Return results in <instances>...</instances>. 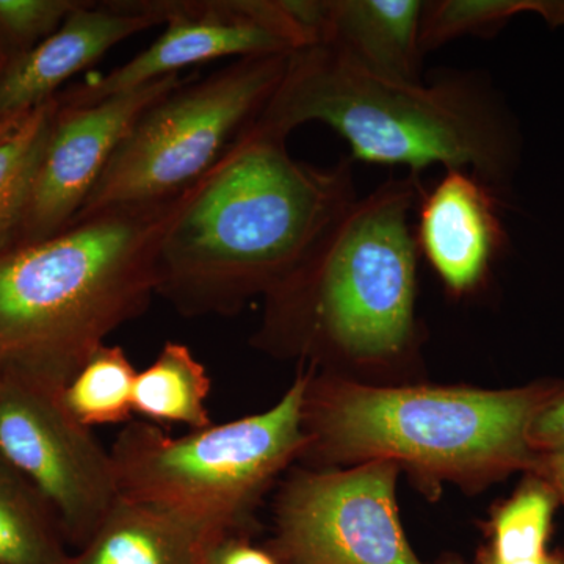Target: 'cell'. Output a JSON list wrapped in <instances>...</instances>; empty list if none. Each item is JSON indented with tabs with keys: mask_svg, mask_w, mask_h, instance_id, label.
I'll list each match as a JSON object with an SVG mask.
<instances>
[{
	"mask_svg": "<svg viewBox=\"0 0 564 564\" xmlns=\"http://www.w3.org/2000/svg\"><path fill=\"white\" fill-rule=\"evenodd\" d=\"M210 378L187 345L166 343L151 366L137 373L133 414L151 423H177L191 430L212 425L207 399Z\"/></svg>",
	"mask_w": 564,
	"mask_h": 564,
	"instance_id": "obj_16",
	"label": "cell"
},
{
	"mask_svg": "<svg viewBox=\"0 0 564 564\" xmlns=\"http://www.w3.org/2000/svg\"><path fill=\"white\" fill-rule=\"evenodd\" d=\"M2 380H3V367H2V362H0V386H2Z\"/></svg>",
	"mask_w": 564,
	"mask_h": 564,
	"instance_id": "obj_28",
	"label": "cell"
},
{
	"mask_svg": "<svg viewBox=\"0 0 564 564\" xmlns=\"http://www.w3.org/2000/svg\"><path fill=\"white\" fill-rule=\"evenodd\" d=\"M2 65H3V61H0V68H2Z\"/></svg>",
	"mask_w": 564,
	"mask_h": 564,
	"instance_id": "obj_29",
	"label": "cell"
},
{
	"mask_svg": "<svg viewBox=\"0 0 564 564\" xmlns=\"http://www.w3.org/2000/svg\"><path fill=\"white\" fill-rule=\"evenodd\" d=\"M311 44H325L378 76L422 82L423 0H291Z\"/></svg>",
	"mask_w": 564,
	"mask_h": 564,
	"instance_id": "obj_14",
	"label": "cell"
},
{
	"mask_svg": "<svg viewBox=\"0 0 564 564\" xmlns=\"http://www.w3.org/2000/svg\"><path fill=\"white\" fill-rule=\"evenodd\" d=\"M423 191L421 176L406 173L356 199L267 295L261 343L364 364L406 355L421 258L411 220Z\"/></svg>",
	"mask_w": 564,
	"mask_h": 564,
	"instance_id": "obj_4",
	"label": "cell"
},
{
	"mask_svg": "<svg viewBox=\"0 0 564 564\" xmlns=\"http://www.w3.org/2000/svg\"><path fill=\"white\" fill-rule=\"evenodd\" d=\"M137 373L128 352L106 344L70 378L58 392V399L87 429L129 423Z\"/></svg>",
	"mask_w": 564,
	"mask_h": 564,
	"instance_id": "obj_19",
	"label": "cell"
},
{
	"mask_svg": "<svg viewBox=\"0 0 564 564\" xmlns=\"http://www.w3.org/2000/svg\"><path fill=\"white\" fill-rule=\"evenodd\" d=\"M529 444L534 454L564 452V391L534 417Z\"/></svg>",
	"mask_w": 564,
	"mask_h": 564,
	"instance_id": "obj_23",
	"label": "cell"
},
{
	"mask_svg": "<svg viewBox=\"0 0 564 564\" xmlns=\"http://www.w3.org/2000/svg\"><path fill=\"white\" fill-rule=\"evenodd\" d=\"M80 3L79 0H0V36L17 47L20 55L57 32Z\"/></svg>",
	"mask_w": 564,
	"mask_h": 564,
	"instance_id": "obj_22",
	"label": "cell"
},
{
	"mask_svg": "<svg viewBox=\"0 0 564 564\" xmlns=\"http://www.w3.org/2000/svg\"><path fill=\"white\" fill-rule=\"evenodd\" d=\"M77 215L0 252L3 372L61 392L107 337L158 295L163 234L188 195Z\"/></svg>",
	"mask_w": 564,
	"mask_h": 564,
	"instance_id": "obj_3",
	"label": "cell"
},
{
	"mask_svg": "<svg viewBox=\"0 0 564 564\" xmlns=\"http://www.w3.org/2000/svg\"><path fill=\"white\" fill-rule=\"evenodd\" d=\"M307 383L310 373H300L270 410L181 437L155 423H126L110 448L120 496L180 514L217 538L240 534L263 489L306 447Z\"/></svg>",
	"mask_w": 564,
	"mask_h": 564,
	"instance_id": "obj_6",
	"label": "cell"
},
{
	"mask_svg": "<svg viewBox=\"0 0 564 564\" xmlns=\"http://www.w3.org/2000/svg\"><path fill=\"white\" fill-rule=\"evenodd\" d=\"M165 25L147 50L109 74L73 85L62 107H85L225 57L291 54L311 40L289 0H132Z\"/></svg>",
	"mask_w": 564,
	"mask_h": 564,
	"instance_id": "obj_10",
	"label": "cell"
},
{
	"mask_svg": "<svg viewBox=\"0 0 564 564\" xmlns=\"http://www.w3.org/2000/svg\"><path fill=\"white\" fill-rule=\"evenodd\" d=\"M209 564H280L276 556L256 547L242 534L223 538L210 549Z\"/></svg>",
	"mask_w": 564,
	"mask_h": 564,
	"instance_id": "obj_24",
	"label": "cell"
},
{
	"mask_svg": "<svg viewBox=\"0 0 564 564\" xmlns=\"http://www.w3.org/2000/svg\"><path fill=\"white\" fill-rule=\"evenodd\" d=\"M399 464L303 473L282 489L270 552L280 564H422L395 503Z\"/></svg>",
	"mask_w": 564,
	"mask_h": 564,
	"instance_id": "obj_9",
	"label": "cell"
},
{
	"mask_svg": "<svg viewBox=\"0 0 564 564\" xmlns=\"http://www.w3.org/2000/svg\"><path fill=\"white\" fill-rule=\"evenodd\" d=\"M317 383L310 375L303 452L328 462L403 463L454 480L527 473L530 426L564 391L556 381L505 391Z\"/></svg>",
	"mask_w": 564,
	"mask_h": 564,
	"instance_id": "obj_5",
	"label": "cell"
},
{
	"mask_svg": "<svg viewBox=\"0 0 564 564\" xmlns=\"http://www.w3.org/2000/svg\"><path fill=\"white\" fill-rule=\"evenodd\" d=\"M352 163L296 161L288 137L252 124L163 234L158 295L191 317L269 295L359 198Z\"/></svg>",
	"mask_w": 564,
	"mask_h": 564,
	"instance_id": "obj_1",
	"label": "cell"
},
{
	"mask_svg": "<svg viewBox=\"0 0 564 564\" xmlns=\"http://www.w3.org/2000/svg\"><path fill=\"white\" fill-rule=\"evenodd\" d=\"M558 497L529 474L521 488L494 516L485 560L496 564H533L547 558V543Z\"/></svg>",
	"mask_w": 564,
	"mask_h": 564,
	"instance_id": "obj_21",
	"label": "cell"
},
{
	"mask_svg": "<svg viewBox=\"0 0 564 564\" xmlns=\"http://www.w3.org/2000/svg\"><path fill=\"white\" fill-rule=\"evenodd\" d=\"M519 14H536L551 29L564 28V0H429L423 6V54L451 41L489 40Z\"/></svg>",
	"mask_w": 564,
	"mask_h": 564,
	"instance_id": "obj_18",
	"label": "cell"
},
{
	"mask_svg": "<svg viewBox=\"0 0 564 564\" xmlns=\"http://www.w3.org/2000/svg\"><path fill=\"white\" fill-rule=\"evenodd\" d=\"M192 74L151 82L91 106L62 107L57 102L54 126L18 232L25 237L22 245L46 239L79 215L133 122Z\"/></svg>",
	"mask_w": 564,
	"mask_h": 564,
	"instance_id": "obj_11",
	"label": "cell"
},
{
	"mask_svg": "<svg viewBox=\"0 0 564 564\" xmlns=\"http://www.w3.org/2000/svg\"><path fill=\"white\" fill-rule=\"evenodd\" d=\"M221 540L172 511L120 497L69 564H209Z\"/></svg>",
	"mask_w": 564,
	"mask_h": 564,
	"instance_id": "obj_15",
	"label": "cell"
},
{
	"mask_svg": "<svg viewBox=\"0 0 564 564\" xmlns=\"http://www.w3.org/2000/svg\"><path fill=\"white\" fill-rule=\"evenodd\" d=\"M527 473L543 480L558 497V502L564 503V452L534 454Z\"/></svg>",
	"mask_w": 564,
	"mask_h": 564,
	"instance_id": "obj_25",
	"label": "cell"
},
{
	"mask_svg": "<svg viewBox=\"0 0 564 564\" xmlns=\"http://www.w3.org/2000/svg\"><path fill=\"white\" fill-rule=\"evenodd\" d=\"M291 55H251L206 77L193 73L133 122L79 215L195 187L261 117Z\"/></svg>",
	"mask_w": 564,
	"mask_h": 564,
	"instance_id": "obj_7",
	"label": "cell"
},
{
	"mask_svg": "<svg viewBox=\"0 0 564 564\" xmlns=\"http://www.w3.org/2000/svg\"><path fill=\"white\" fill-rule=\"evenodd\" d=\"M419 256L452 295L480 289L510 245L502 217V195L469 170H444L415 207Z\"/></svg>",
	"mask_w": 564,
	"mask_h": 564,
	"instance_id": "obj_12",
	"label": "cell"
},
{
	"mask_svg": "<svg viewBox=\"0 0 564 564\" xmlns=\"http://www.w3.org/2000/svg\"><path fill=\"white\" fill-rule=\"evenodd\" d=\"M57 109L55 99L36 107L0 141V252L20 232Z\"/></svg>",
	"mask_w": 564,
	"mask_h": 564,
	"instance_id": "obj_20",
	"label": "cell"
},
{
	"mask_svg": "<svg viewBox=\"0 0 564 564\" xmlns=\"http://www.w3.org/2000/svg\"><path fill=\"white\" fill-rule=\"evenodd\" d=\"M70 555L50 505L0 456V564H69Z\"/></svg>",
	"mask_w": 564,
	"mask_h": 564,
	"instance_id": "obj_17",
	"label": "cell"
},
{
	"mask_svg": "<svg viewBox=\"0 0 564 564\" xmlns=\"http://www.w3.org/2000/svg\"><path fill=\"white\" fill-rule=\"evenodd\" d=\"M25 115H22V117L11 118V120L0 122V141L6 139V137L9 135V133L13 131V129L17 128L18 124H20L22 118H24Z\"/></svg>",
	"mask_w": 564,
	"mask_h": 564,
	"instance_id": "obj_26",
	"label": "cell"
},
{
	"mask_svg": "<svg viewBox=\"0 0 564 564\" xmlns=\"http://www.w3.org/2000/svg\"><path fill=\"white\" fill-rule=\"evenodd\" d=\"M132 0L82 2L46 40L3 62L0 68V122L22 117L55 99V91L121 41L158 28Z\"/></svg>",
	"mask_w": 564,
	"mask_h": 564,
	"instance_id": "obj_13",
	"label": "cell"
},
{
	"mask_svg": "<svg viewBox=\"0 0 564 564\" xmlns=\"http://www.w3.org/2000/svg\"><path fill=\"white\" fill-rule=\"evenodd\" d=\"M481 564H494L491 562H488V560H484V563ZM533 564H564V555H556L551 554L547 556V558L543 560V562H538Z\"/></svg>",
	"mask_w": 564,
	"mask_h": 564,
	"instance_id": "obj_27",
	"label": "cell"
},
{
	"mask_svg": "<svg viewBox=\"0 0 564 564\" xmlns=\"http://www.w3.org/2000/svg\"><path fill=\"white\" fill-rule=\"evenodd\" d=\"M307 122L343 137L352 162L403 166L419 176L434 165L469 170L500 195L510 191L524 155L521 124L485 74L393 80L325 44L292 52L254 124L289 139Z\"/></svg>",
	"mask_w": 564,
	"mask_h": 564,
	"instance_id": "obj_2",
	"label": "cell"
},
{
	"mask_svg": "<svg viewBox=\"0 0 564 564\" xmlns=\"http://www.w3.org/2000/svg\"><path fill=\"white\" fill-rule=\"evenodd\" d=\"M0 456L50 505L76 551L121 497L110 451L58 392L9 372L0 386Z\"/></svg>",
	"mask_w": 564,
	"mask_h": 564,
	"instance_id": "obj_8",
	"label": "cell"
}]
</instances>
